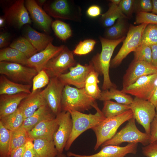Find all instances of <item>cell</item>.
<instances>
[{"instance_id":"31","label":"cell","mask_w":157,"mask_h":157,"mask_svg":"<svg viewBox=\"0 0 157 157\" xmlns=\"http://www.w3.org/2000/svg\"><path fill=\"white\" fill-rule=\"evenodd\" d=\"M24 119L22 110L18 107L13 113L0 118V122L6 129L12 131L21 126Z\"/></svg>"},{"instance_id":"17","label":"cell","mask_w":157,"mask_h":157,"mask_svg":"<svg viewBox=\"0 0 157 157\" xmlns=\"http://www.w3.org/2000/svg\"><path fill=\"white\" fill-rule=\"evenodd\" d=\"M138 143H129L124 147L109 145L102 147L98 153L91 155H82L70 151L67 152L69 157H125L127 154H135L137 151Z\"/></svg>"},{"instance_id":"1","label":"cell","mask_w":157,"mask_h":157,"mask_svg":"<svg viewBox=\"0 0 157 157\" xmlns=\"http://www.w3.org/2000/svg\"><path fill=\"white\" fill-rule=\"evenodd\" d=\"M126 36L116 40H109L101 36L99 37L102 47L101 51L95 55L91 61L95 71L99 75L103 76L102 90L116 88V85L111 82L109 76L111 59L115 49L123 41Z\"/></svg>"},{"instance_id":"14","label":"cell","mask_w":157,"mask_h":157,"mask_svg":"<svg viewBox=\"0 0 157 157\" xmlns=\"http://www.w3.org/2000/svg\"><path fill=\"white\" fill-rule=\"evenodd\" d=\"M94 69L91 61L88 64L85 65L78 63L70 68L68 72L61 74L58 78L65 86L72 85L77 88H84L88 75Z\"/></svg>"},{"instance_id":"9","label":"cell","mask_w":157,"mask_h":157,"mask_svg":"<svg viewBox=\"0 0 157 157\" xmlns=\"http://www.w3.org/2000/svg\"><path fill=\"white\" fill-rule=\"evenodd\" d=\"M130 106L133 118L150 135V124L157 114L154 106L148 100L136 97Z\"/></svg>"},{"instance_id":"13","label":"cell","mask_w":157,"mask_h":157,"mask_svg":"<svg viewBox=\"0 0 157 157\" xmlns=\"http://www.w3.org/2000/svg\"><path fill=\"white\" fill-rule=\"evenodd\" d=\"M58 127L55 133L53 141L58 153H63L72 129V121L69 112L61 111L56 115Z\"/></svg>"},{"instance_id":"34","label":"cell","mask_w":157,"mask_h":157,"mask_svg":"<svg viewBox=\"0 0 157 157\" xmlns=\"http://www.w3.org/2000/svg\"><path fill=\"white\" fill-rule=\"evenodd\" d=\"M10 131V153L13 149L24 145L27 141L31 139L28 132L22 125L19 128Z\"/></svg>"},{"instance_id":"33","label":"cell","mask_w":157,"mask_h":157,"mask_svg":"<svg viewBox=\"0 0 157 157\" xmlns=\"http://www.w3.org/2000/svg\"><path fill=\"white\" fill-rule=\"evenodd\" d=\"M122 18H128L122 12L118 5L111 3L108 10L101 15V20L104 26L109 27L115 24L116 20Z\"/></svg>"},{"instance_id":"16","label":"cell","mask_w":157,"mask_h":157,"mask_svg":"<svg viewBox=\"0 0 157 157\" xmlns=\"http://www.w3.org/2000/svg\"><path fill=\"white\" fill-rule=\"evenodd\" d=\"M65 86L58 77H52L50 78L49 84L43 90L47 104L56 115L61 111V102Z\"/></svg>"},{"instance_id":"28","label":"cell","mask_w":157,"mask_h":157,"mask_svg":"<svg viewBox=\"0 0 157 157\" xmlns=\"http://www.w3.org/2000/svg\"><path fill=\"white\" fill-rule=\"evenodd\" d=\"M113 99L116 102L124 104L130 105L133 99L130 95L125 94L115 88L101 91L99 100L103 101Z\"/></svg>"},{"instance_id":"53","label":"cell","mask_w":157,"mask_h":157,"mask_svg":"<svg viewBox=\"0 0 157 157\" xmlns=\"http://www.w3.org/2000/svg\"><path fill=\"white\" fill-rule=\"evenodd\" d=\"M153 8L152 13L157 15V0H152Z\"/></svg>"},{"instance_id":"43","label":"cell","mask_w":157,"mask_h":157,"mask_svg":"<svg viewBox=\"0 0 157 157\" xmlns=\"http://www.w3.org/2000/svg\"><path fill=\"white\" fill-rule=\"evenodd\" d=\"M135 0H121L118 5L119 8L127 18L131 17L134 12Z\"/></svg>"},{"instance_id":"26","label":"cell","mask_w":157,"mask_h":157,"mask_svg":"<svg viewBox=\"0 0 157 157\" xmlns=\"http://www.w3.org/2000/svg\"><path fill=\"white\" fill-rule=\"evenodd\" d=\"M33 142L34 149L39 157H55L58 154L53 140L36 139Z\"/></svg>"},{"instance_id":"7","label":"cell","mask_w":157,"mask_h":157,"mask_svg":"<svg viewBox=\"0 0 157 157\" xmlns=\"http://www.w3.org/2000/svg\"><path fill=\"white\" fill-rule=\"evenodd\" d=\"M43 9L49 16L55 18L74 21L81 19V8L72 1H47L43 6Z\"/></svg>"},{"instance_id":"23","label":"cell","mask_w":157,"mask_h":157,"mask_svg":"<svg viewBox=\"0 0 157 157\" xmlns=\"http://www.w3.org/2000/svg\"><path fill=\"white\" fill-rule=\"evenodd\" d=\"M29 94L21 92L14 94L0 95V118L15 111L21 101Z\"/></svg>"},{"instance_id":"55","label":"cell","mask_w":157,"mask_h":157,"mask_svg":"<svg viewBox=\"0 0 157 157\" xmlns=\"http://www.w3.org/2000/svg\"><path fill=\"white\" fill-rule=\"evenodd\" d=\"M38 5L40 7L43 6L47 1L46 0H37L36 1Z\"/></svg>"},{"instance_id":"2","label":"cell","mask_w":157,"mask_h":157,"mask_svg":"<svg viewBox=\"0 0 157 157\" xmlns=\"http://www.w3.org/2000/svg\"><path fill=\"white\" fill-rule=\"evenodd\" d=\"M97 106L96 100L88 95L84 88L65 86L61 102V111L82 112Z\"/></svg>"},{"instance_id":"4","label":"cell","mask_w":157,"mask_h":157,"mask_svg":"<svg viewBox=\"0 0 157 157\" xmlns=\"http://www.w3.org/2000/svg\"><path fill=\"white\" fill-rule=\"evenodd\" d=\"M132 118L133 113L130 109L116 116L105 118L92 128L96 138L94 150H97L104 143L113 138L120 126Z\"/></svg>"},{"instance_id":"45","label":"cell","mask_w":157,"mask_h":157,"mask_svg":"<svg viewBox=\"0 0 157 157\" xmlns=\"http://www.w3.org/2000/svg\"><path fill=\"white\" fill-rule=\"evenodd\" d=\"M142 152L146 157H157V140L143 147Z\"/></svg>"},{"instance_id":"47","label":"cell","mask_w":157,"mask_h":157,"mask_svg":"<svg viewBox=\"0 0 157 157\" xmlns=\"http://www.w3.org/2000/svg\"><path fill=\"white\" fill-rule=\"evenodd\" d=\"M149 143L157 140V114L150 126Z\"/></svg>"},{"instance_id":"35","label":"cell","mask_w":157,"mask_h":157,"mask_svg":"<svg viewBox=\"0 0 157 157\" xmlns=\"http://www.w3.org/2000/svg\"><path fill=\"white\" fill-rule=\"evenodd\" d=\"M10 47L16 49L24 54L28 58L38 52L30 42L24 37H21L13 41Z\"/></svg>"},{"instance_id":"6","label":"cell","mask_w":157,"mask_h":157,"mask_svg":"<svg viewBox=\"0 0 157 157\" xmlns=\"http://www.w3.org/2000/svg\"><path fill=\"white\" fill-rule=\"evenodd\" d=\"M147 24H142L136 26L130 24L121 47L111 61V67L115 68L119 65L129 53L134 52L141 44L143 33Z\"/></svg>"},{"instance_id":"15","label":"cell","mask_w":157,"mask_h":157,"mask_svg":"<svg viewBox=\"0 0 157 157\" xmlns=\"http://www.w3.org/2000/svg\"><path fill=\"white\" fill-rule=\"evenodd\" d=\"M157 73V69L145 61L133 60L123 77L122 88L135 82L143 76Z\"/></svg>"},{"instance_id":"8","label":"cell","mask_w":157,"mask_h":157,"mask_svg":"<svg viewBox=\"0 0 157 157\" xmlns=\"http://www.w3.org/2000/svg\"><path fill=\"white\" fill-rule=\"evenodd\" d=\"M38 73L34 68L20 64L0 62V74L17 83L32 84L33 79Z\"/></svg>"},{"instance_id":"41","label":"cell","mask_w":157,"mask_h":157,"mask_svg":"<svg viewBox=\"0 0 157 157\" xmlns=\"http://www.w3.org/2000/svg\"><path fill=\"white\" fill-rule=\"evenodd\" d=\"M50 81V78L44 70L38 72L32 80L31 92H34L47 85Z\"/></svg>"},{"instance_id":"40","label":"cell","mask_w":157,"mask_h":157,"mask_svg":"<svg viewBox=\"0 0 157 157\" xmlns=\"http://www.w3.org/2000/svg\"><path fill=\"white\" fill-rule=\"evenodd\" d=\"M96 42L95 40L92 39L80 41L73 50V53L80 56L86 55L93 50Z\"/></svg>"},{"instance_id":"48","label":"cell","mask_w":157,"mask_h":157,"mask_svg":"<svg viewBox=\"0 0 157 157\" xmlns=\"http://www.w3.org/2000/svg\"><path fill=\"white\" fill-rule=\"evenodd\" d=\"M101 8L98 6L93 5L90 6L86 11V14L89 17L95 18L101 14Z\"/></svg>"},{"instance_id":"29","label":"cell","mask_w":157,"mask_h":157,"mask_svg":"<svg viewBox=\"0 0 157 157\" xmlns=\"http://www.w3.org/2000/svg\"><path fill=\"white\" fill-rule=\"evenodd\" d=\"M28 59L22 53L13 48L6 47L0 50V62L16 63L26 66Z\"/></svg>"},{"instance_id":"18","label":"cell","mask_w":157,"mask_h":157,"mask_svg":"<svg viewBox=\"0 0 157 157\" xmlns=\"http://www.w3.org/2000/svg\"><path fill=\"white\" fill-rule=\"evenodd\" d=\"M65 46L64 45L56 46L52 42L50 43L44 50L28 58L26 66L34 68L38 72L43 69L51 59L59 53Z\"/></svg>"},{"instance_id":"24","label":"cell","mask_w":157,"mask_h":157,"mask_svg":"<svg viewBox=\"0 0 157 157\" xmlns=\"http://www.w3.org/2000/svg\"><path fill=\"white\" fill-rule=\"evenodd\" d=\"M56 117V115L48 104L46 105L39 108L31 116L25 119L22 126L28 132L40 122Z\"/></svg>"},{"instance_id":"37","label":"cell","mask_w":157,"mask_h":157,"mask_svg":"<svg viewBox=\"0 0 157 157\" xmlns=\"http://www.w3.org/2000/svg\"><path fill=\"white\" fill-rule=\"evenodd\" d=\"M10 131L5 128L0 122V157H9L10 153Z\"/></svg>"},{"instance_id":"32","label":"cell","mask_w":157,"mask_h":157,"mask_svg":"<svg viewBox=\"0 0 157 157\" xmlns=\"http://www.w3.org/2000/svg\"><path fill=\"white\" fill-rule=\"evenodd\" d=\"M103 102V106L101 111L106 118L116 116L130 109V105L121 104L110 100Z\"/></svg>"},{"instance_id":"25","label":"cell","mask_w":157,"mask_h":157,"mask_svg":"<svg viewBox=\"0 0 157 157\" xmlns=\"http://www.w3.org/2000/svg\"><path fill=\"white\" fill-rule=\"evenodd\" d=\"M32 84L17 83L10 80L6 76H0V95L14 94L21 92L28 94L31 93Z\"/></svg>"},{"instance_id":"49","label":"cell","mask_w":157,"mask_h":157,"mask_svg":"<svg viewBox=\"0 0 157 157\" xmlns=\"http://www.w3.org/2000/svg\"><path fill=\"white\" fill-rule=\"evenodd\" d=\"M11 35L8 32H1L0 33V48L2 49L7 46L9 44Z\"/></svg>"},{"instance_id":"3","label":"cell","mask_w":157,"mask_h":157,"mask_svg":"<svg viewBox=\"0 0 157 157\" xmlns=\"http://www.w3.org/2000/svg\"><path fill=\"white\" fill-rule=\"evenodd\" d=\"M95 109L96 113L93 114L76 111L69 112L72 118L73 126L72 132L65 148L66 151L69 149L72 143L82 133L92 129L106 118L98 107Z\"/></svg>"},{"instance_id":"21","label":"cell","mask_w":157,"mask_h":157,"mask_svg":"<svg viewBox=\"0 0 157 157\" xmlns=\"http://www.w3.org/2000/svg\"><path fill=\"white\" fill-rule=\"evenodd\" d=\"M58 126V121L56 117L40 122L28 132V134L30 138L33 140L42 139L53 140L54 135Z\"/></svg>"},{"instance_id":"38","label":"cell","mask_w":157,"mask_h":157,"mask_svg":"<svg viewBox=\"0 0 157 157\" xmlns=\"http://www.w3.org/2000/svg\"><path fill=\"white\" fill-rule=\"evenodd\" d=\"M157 44V24H148L142 36L141 44L151 46Z\"/></svg>"},{"instance_id":"10","label":"cell","mask_w":157,"mask_h":157,"mask_svg":"<svg viewBox=\"0 0 157 157\" xmlns=\"http://www.w3.org/2000/svg\"><path fill=\"white\" fill-rule=\"evenodd\" d=\"M76 64L73 52L66 46L51 59L43 69L49 77H58Z\"/></svg>"},{"instance_id":"54","label":"cell","mask_w":157,"mask_h":157,"mask_svg":"<svg viewBox=\"0 0 157 157\" xmlns=\"http://www.w3.org/2000/svg\"><path fill=\"white\" fill-rule=\"evenodd\" d=\"M6 21L5 19L4 18L3 16L0 17V27H3L5 23H6Z\"/></svg>"},{"instance_id":"11","label":"cell","mask_w":157,"mask_h":157,"mask_svg":"<svg viewBox=\"0 0 157 157\" xmlns=\"http://www.w3.org/2000/svg\"><path fill=\"white\" fill-rule=\"evenodd\" d=\"M3 16L6 23L17 29L32 22L26 7L25 1L17 0L11 3L3 10Z\"/></svg>"},{"instance_id":"58","label":"cell","mask_w":157,"mask_h":157,"mask_svg":"<svg viewBox=\"0 0 157 157\" xmlns=\"http://www.w3.org/2000/svg\"></svg>"},{"instance_id":"50","label":"cell","mask_w":157,"mask_h":157,"mask_svg":"<svg viewBox=\"0 0 157 157\" xmlns=\"http://www.w3.org/2000/svg\"><path fill=\"white\" fill-rule=\"evenodd\" d=\"M25 149V144L12 151L9 157H22Z\"/></svg>"},{"instance_id":"57","label":"cell","mask_w":157,"mask_h":157,"mask_svg":"<svg viewBox=\"0 0 157 157\" xmlns=\"http://www.w3.org/2000/svg\"><path fill=\"white\" fill-rule=\"evenodd\" d=\"M55 157H67V156L63 153H58Z\"/></svg>"},{"instance_id":"56","label":"cell","mask_w":157,"mask_h":157,"mask_svg":"<svg viewBox=\"0 0 157 157\" xmlns=\"http://www.w3.org/2000/svg\"><path fill=\"white\" fill-rule=\"evenodd\" d=\"M111 3L117 5H119L121 0H110Z\"/></svg>"},{"instance_id":"46","label":"cell","mask_w":157,"mask_h":157,"mask_svg":"<svg viewBox=\"0 0 157 157\" xmlns=\"http://www.w3.org/2000/svg\"><path fill=\"white\" fill-rule=\"evenodd\" d=\"M33 140L30 139L25 144V149L22 157H39L33 147Z\"/></svg>"},{"instance_id":"51","label":"cell","mask_w":157,"mask_h":157,"mask_svg":"<svg viewBox=\"0 0 157 157\" xmlns=\"http://www.w3.org/2000/svg\"><path fill=\"white\" fill-rule=\"evenodd\" d=\"M152 51V64L157 69V44L151 46Z\"/></svg>"},{"instance_id":"20","label":"cell","mask_w":157,"mask_h":157,"mask_svg":"<svg viewBox=\"0 0 157 157\" xmlns=\"http://www.w3.org/2000/svg\"><path fill=\"white\" fill-rule=\"evenodd\" d=\"M47 104L44 90L39 89L29 94L21 101L18 107L22 110L25 119L39 108Z\"/></svg>"},{"instance_id":"44","label":"cell","mask_w":157,"mask_h":157,"mask_svg":"<svg viewBox=\"0 0 157 157\" xmlns=\"http://www.w3.org/2000/svg\"><path fill=\"white\" fill-rule=\"evenodd\" d=\"M153 8L152 0H135L134 12L136 13L140 12H151Z\"/></svg>"},{"instance_id":"36","label":"cell","mask_w":157,"mask_h":157,"mask_svg":"<svg viewBox=\"0 0 157 157\" xmlns=\"http://www.w3.org/2000/svg\"><path fill=\"white\" fill-rule=\"evenodd\" d=\"M51 27L56 35L60 40L65 41L72 35V31L69 25L60 20L53 21Z\"/></svg>"},{"instance_id":"30","label":"cell","mask_w":157,"mask_h":157,"mask_svg":"<svg viewBox=\"0 0 157 157\" xmlns=\"http://www.w3.org/2000/svg\"><path fill=\"white\" fill-rule=\"evenodd\" d=\"M99 76L94 69L91 71L86 78L84 87L87 94L95 100H99L101 92L98 85Z\"/></svg>"},{"instance_id":"42","label":"cell","mask_w":157,"mask_h":157,"mask_svg":"<svg viewBox=\"0 0 157 157\" xmlns=\"http://www.w3.org/2000/svg\"><path fill=\"white\" fill-rule=\"evenodd\" d=\"M134 23L136 24H157V15L148 12H140L136 14Z\"/></svg>"},{"instance_id":"39","label":"cell","mask_w":157,"mask_h":157,"mask_svg":"<svg viewBox=\"0 0 157 157\" xmlns=\"http://www.w3.org/2000/svg\"><path fill=\"white\" fill-rule=\"evenodd\" d=\"M134 55L133 60L145 61L151 65L152 51L151 46L140 44L134 52Z\"/></svg>"},{"instance_id":"12","label":"cell","mask_w":157,"mask_h":157,"mask_svg":"<svg viewBox=\"0 0 157 157\" xmlns=\"http://www.w3.org/2000/svg\"><path fill=\"white\" fill-rule=\"evenodd\" d=\"M157 73L143 76L121 91L139 99L148 100L157 86Z\"/></svg>"},{"instance_id":"27","label":"cell","mask_w":157,"mask_h":157,"mask_svg":"<svg viewBox=\"0 0 157 157\" xmlns=\"http://www.w3.org/2000/svg\"><path fill=\"white\" fill-rule=\"evenodd\" d=\"M124 18L117 19L116 22L108 27L105 32V38L110 40H116L125 36L128 31L126 20Z\"/></svg>"},{"instance_id":"5","label":"cell","mask_w":157,"mask_h":157,"mask_svg":"<svg viewBox=\"0 0 157 157\" xmlns=\"http://www.w3.org/2000/svg\"><path fill=\"white\" fill-rule=\"evenodd\" d=\"M135 120L133 118L128 120L126 125L111 139L104 143L101 146V147L109 145L119 146L124 142L140 143L144 146L149 144L150 135L139 130Z\"/></svg>"},{"instance_id":"19","label":"cell","mask_w":157,"mask_h":157,"mask_svg":"<svg viewBox=\"0 0 157 157\" xmlns=\"http://www.w3.org/2000/svg\"><path fill=\"white\" fill-rule=\"evenodd\" d=\"M26 7L31 18L36 26L47 33L50 31L52 19L34 0L25 1Z\"/></svg>"},{"instance_id":"22","label":"cell","mask_w":157,"mask_h":157,"mask_svg":"<svg viewBox=\"0 0 157 157\" xmlns=\"http://www.w3.org/2000/svg\"><path fill=\"white\" fill-rule=\"evenodd\" d=\"M23 31L24 37L27 39L38 51L45 49L52 42L53 38L47 34L38 32L29 24L25 25Z\"/></svg>"},{"instance_id":"52","label":"cell","mask_w":157,"mask_h":157,"mask_svg":"<svg viewBox=\"0 0 157 157\" xmlns=\"http://www.w3.org/2000/svg\"><path fill=\"white\" fill-rule=\"evenodd\" d=\"M148 101L152 103L154 106L157 113V86Z\"/></svg>"}]
</instances>
